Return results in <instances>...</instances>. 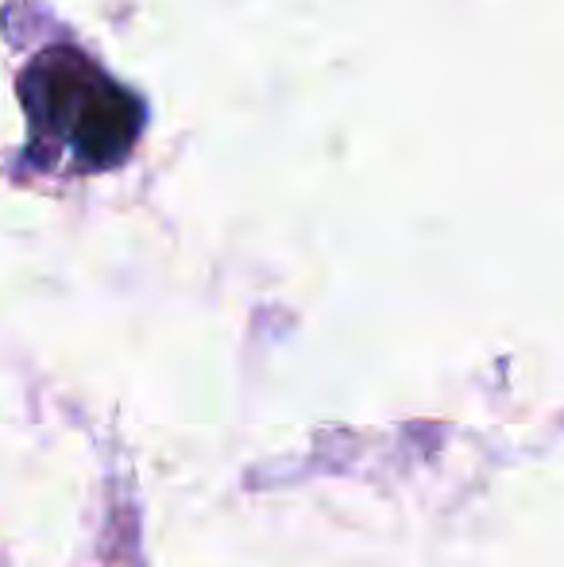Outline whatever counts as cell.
Returning a JSON list of instances; mask_svg holds the SVG:
<instances>
[{"instance_id": "1", "label": "cell", "mask_w": 564, "mask_h": 567, "mask_svg": "<svg viewBox=\"0 0 564 567\" xmlns=\"http://www.w3.org/2000/svg\"><path fill=\"white\" fill-rule=\"evenodd\" d=\"M31 147L74 171H113L143 132V105L74 47L43 51L20 78Z\"/></svg>"}]
</instances>
